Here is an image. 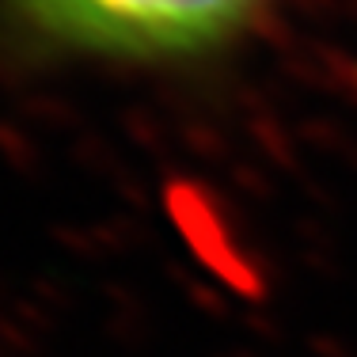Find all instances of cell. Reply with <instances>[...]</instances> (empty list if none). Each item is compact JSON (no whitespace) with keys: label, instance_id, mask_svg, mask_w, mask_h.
<instances>
[{"label":"cell","instance_id":"cell-1","mask_svg":"<svg viewBox=\"0 0 357 357\" xmlns=\"http://www.w3.org/2000/svg\"><path fill=\"white\" fill-rule=\"evenodd\" d=\"M50 46L110 61H186L228 46L274 0H8Z\"/></svg>","mask_w":357,"mask_h":357}]
</instances>
